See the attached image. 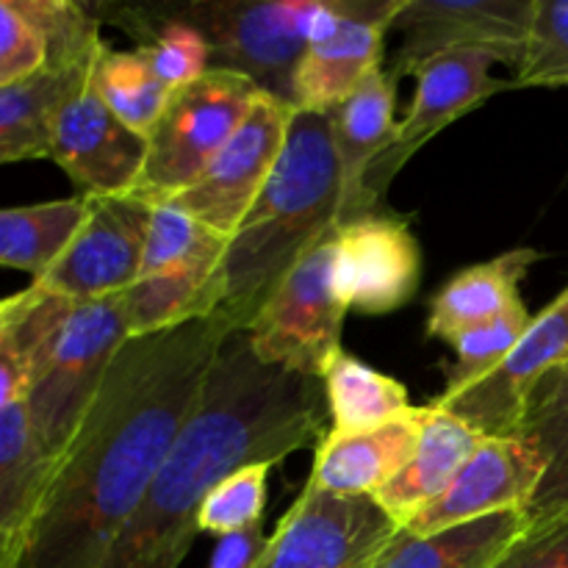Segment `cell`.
Instances as JSON below:
<instances>
[{
  "label": "cell",
  "mask_w": 568,
  "mask_h": 568,
  "mask_svg": "<svg viewBox=\"0 0 568 568\" xmlns=\"http://www.w3.org/2000/svg\"><path fill=\"white\" fill-rule=\"evenodd\" d=\"M266 541L261 527L244 532H233V536L216 538V547L211 552L209 568H255L258 558L264 555Z\"/></svg>",
  "instance_id": "8d00e7d4"
},
{
  "label": "cell",
  "mask_w": 568,
  "mask_h": 568,
  "mask_svg": "<svg viewBox=\"0 0 568 568\" xmlns=\"http://www.w3.org/2000/svg\"><path fill=\"white\" fill-rule=\"evenodd\" d=\"M159 9L203 33L211 67L250 78L294 109V75L308 50L316 0H194Z\"/></svg>",
  "instance_id": "8992f818"
},
{
  "label": "cell",
  "mask_w": 568,
  "mask_h": 568,
  "mask_svg": "<svg viewBox=\"0 0 568 568\" xmlns=\"http://www.w3.org/2000/svg\"><path fill=\"white\" fill-rule=\"evenodd\" d=\"M72 305L37 283L17 292L14 311L0 327V410L26 405Z\"/></svg>",
  "instance_id": "d4e9b609"
},
{
  "label": "cell",
  "mask_w": 568,
  "mask_h": 568,
  "mask_svg": "<svg viewBox=\"0 0 568 568\" xmlns=\"http://www.w3.org/2000/svg\"><path fill=\"white\" fill-rule=\"evenodd\" d=\"M521 433L530 436L547 458V475L527 519L568 514V364L552 372L532 394Z\"/></svg>",
  "instance_id": "f1b7e54d"
},
{
  "label": "cell",
  "mask_w": 568,
  "mask_h": 568,
  "mask_svg": "<svg viewBox=\"0 0 568 568\" xmlns=\"http://www.w3.org/2000/svg\"><path fill=\"white\" fill-rule=\"evenodd\" d=\"M494 568H568V514L530 521L521 541Z\"/></svg>",
  "instance_id": "d590c367"
},
{
  "label": "cell",
  "mask_w": 568,
  "mask_h": 568,
  "mask_svg": "<svg viewBox=\"0 0 568 568\" xmlns=\"http://www.w3.org/2000/svg\"><path fill=\"white\" fill-rule=\"evenodd\" d=\"M514 87L568 89V0H536L530 42L516 67Z\"/></svg>",
  "instance_id": "836d02e7"
},
{
  "label": "cell",
  "mask_w": 568,
  "mask_h": 568,
  "mask_svg": "<svg viewBox=\"0 0 568 568\" xmlns=\"http://www.w3.org/2000/svg\"><path fill=\"white\" fill-rule=\"evenodd\" d=\"M322 381L261 364L244 333L225 338L164 466L98 568H178L205 494L233 469L283 464L325 438Z\"/></svg>",
  "instance_id": "7a4b0ae2"
},
{
  "label": "cell",
  "mask_w": 568,
  "mask_h": 568,
  "mask_svg": "<svg viewBox=\"0 0 568 568\" xmlns=\"http://www.w3.org/2000/svg\"><path fill=\"white\" fill-rule=\"evenodd\" d=\"M338 22L308 44L294 75V109L327 114L381 70L399 0H336Z\"/></svg>",
  "instance_id": "e0dca14e"
},
{
  "label": "cell",
  "mask_w": 568,
  "mask_h": 568,
  "mask_svg": "<svg viewBox=\"0 0 568 568\" xmlns=\"http://www.w3.org/2000/svg\"><path fill=\"white\" fill-rule=\"evenodd\" d=\"M222 264H186L139 277L125 292L128 336L142 338L197 320H211L220 305L216 272Z\"/></svg>",
  "instance_id": "484cf974"
},
{
  "label": "cell",
  "mask_w": 568,
  "mask_h": 568,
  "mask_svg": "<svg viewBox=\"0 0 568 568\" xmlns=\"http://www.w3.org/2000/svg\"><path fill=\"white\" fill-rule=\"evenodd\" d=\"M422 250L410 222L375 211L338 225L336 288L349 311L383 316L414 300Z\"/></svg>",
  "instance_id": "2e32d148"
},
{
  "label": "cell",
  "mask_w": 568,
  "mask_h": 568,
  "mask_svg": "<svg viewBox=\"0 0 568 568\" xmlns=\"http://www.w3.org/2000/svg\"><path fill=\"white\" fill-rule=\"evenodd\" d=\"M87 216V197L0 209V266L28 272L39 281L70 247Z\"/></svg>",
  "instance_id": "83f0119b"
},
{
  "label": "cell",
  "mask_w": 568,
  "mask_h": 568,
  "mask_svg": "<svg viewBox=\"0 0 568 568\" xmlns=\"http://www.w3.org/2000/svg\"><path fill=\"white\" fill-rule=\"evenodd\" d=\"M292 116V105L261 92L209 170L170 203L231 239L275 172Z\"/></svg>",
  "instance_id": "8fae6325"
},
{
  "label": "cell",
  "mask_w": 568,
  "mask_h": 568,
  "mask_svg": "<svg viewBox=\"0 0 568 568\" xmlns=\"http://www.w3.org/2000/svg\"><path fill=\"white\" fill-rule=\"evenodd\" d=\"M0 568H9V564H6V558H3V555H0Z\"/></svg>",
  "instance_id": "f35d334b"
},
{
  "label": "cell",
  "mask_w": 568,
  "mask_h": 568,
  "mask_svg": "<svg viewBox=\"0 0 568 568\" xmlns=\"http://www.w3.org/2000/svg\"><path fill=\"white\" fill-rule=\"evenodd\" d=\"M258 94L250 78L220 67L175 89L150 131L148 159L131 194L159 205L186 192L247 120Z\"/></svg>",
  "instance_id": "5b68a950"
},
{
  "label": "cell",
  "mask_w": 568,
  "mask_h": 568,
  "mask_svg": "<svg viewBox=\"0 0 568 568\" xmlns=\"http://www.w3.org/2000/svg\"><path fill=\"white\" fill-rule=\"evenodd\" d=\"M483 433L438 405H422V436L408 466L375 494V503L403 530L430 508L483 444Z\"/></svg>",
  "instance_id": "d6986e66"
},
{
  "label": "cell",
  "mask_w": 568,
  "mask_h": 568,
  "mask_svg": "<svg viewBox=\"0 0 568 568\" xmlns=\"http://www.w3.org/2000/svg\"><path fill=\"white\" fill-rule=\"evenodd\" d=\"M338 225L327 231L272 297L261 305L244 336L261 364L322 381L333 355L342 349L347 303L336 288Z\"/></svg>",
  "instance_id": "52a82bcc"
},
{
  "label": "cell",
  "mask_w": 568,
  "mask_h": 568,
  "mask_svg": "<svg viewBox=\"0 0 568 568\" xmlns=\"http://www.w3.org/2000/svg\"><path fill=\"white\" fill-rule=\"evenodd\" d=\"M394 109H397V81L381 67L336 109L327 111L338 166H342V222L375 214L366 197V178L375 161L392 148L397 131Z\"/></svg>",
  "instance_id": "ffe728a7"
},
{
  "label": "cell",
  "mask_w": 568,
  "mask_h": 568,
  "mask_svg": "<svg viewBox=\"0 0 568 568\" xmlns=\"http://www.w3.org/2000/svg\"><path fill=\"white\" fill-rule=\"evenodd\" d=\"M547 475V458L530 436H486L453 486L403 527L408 536L444 530L514 510H530Z\"/></svg>",
  "instance_id": "9a60e30c"
},
{
  "label": "cell",
  "mask_w": 568,
  "mask_h": 568,
  "mask_svg": "<svg viewBox=\"0 0 568 568\" xmlns=\"http://www.w3.org/2000/svg\"><path fill=\"white\" fill-rule=\"evenodd\" d=\"M216 316L116 353L9 568H98L186 427L225 338Z\"/></svg>",
  "instance_id": "6da1fadb"
},
{
  "label": "cell",
  "mask_w": 568,
  "mask_h": 568,
  "mask_svg": "<svg viewBox=\"0 0 568 568\" xmlns=\"http://www.w3.org/2000/svg\"><path fill=\"white\" fill-rule=\"evenodd\" d=\"M275 464H247L233 469L231 475L222 477L197 510V532L205 536L225 538L233 532L255 530L261 527L266 510V483Z\"/></svg>",
  "instance_id": "1f68e13d"
},
{
  "label": "cell",
  "mask_w": 568,
  "mask_h": 568,
  "mask_svg": "<svg viewBox=\"0 0 568 568\" xmlns=\"http://www.w3.org/2000/svg\"><path fill=\"white\" fill-rule=\"evenodd\" d=\"M48 159L70 175L83 197L131 194L148 159V136L116 120L87 81L55 114Z\"/></svg>",
  "instance_id": "5bb4252c"
},
{
  "label": "cell",
  "mask_w": 568,
  "mask_h": 568,
  "mask_svg": "<svg viewBox=\"0 0 568 568\" xmlns=\"http://www.w3.org/2000/svg\"><path fill=\"white\" fill-rule=\"evenodd\" d=\"M538 261V250L519 247L460 270L433 294L427 311V336L453 344L460 333L521 308L525 303L519 286Z\"/></svg>",
  "instance_id": "44dd1931"
},
{
  "label": "cell",
  "mask_w": 568,
  "mask_h": 568,
  "mask_svg": "<svg viewBox=\"0 0 568 568\" xmlns=\"http://www.w3.org/2000/svg\"><path fill=\"white\" fill-rule=\"evenodd\" d=\"M89 83L100 94V100L114 111L116 120L142 136H150L172 94L155 75L142 50H114L109 48V42H103V48L94 55Z\"/></svg>",
  "instance_id": "f546056e"
},
{
  "label": "cell",
  "mask_w": 568,
  "mask_h": 568,
  "mask_svg": "<svg viewBox=\"0 0 568 568\" xmlns=\"http://www.w3.org/2000/svg\"><path fill=\"white\" fill-rule=\"evenodd\" d=\"M536 0H399L392 31L399 33L392 78L416 75L444 53H486L519 67L530 42Z\"/></svg>",
  "instance_id": "ba28073f"
},
{
  "label": "cell",
  "mask_w": 568,
  "mask_h": 568,
  "mask_svg": "<svg viewBox=\"0 0 568 568\" xmlns=\"http://www.w3.org/2000/svg\"><path fill=\"white\" fill-rule=\"evenodd\" d=\"M227 244L231 239L211 231L209 225L186 214L181 205L159 203L150 214L139 277L186 264H222Z\"/></svg>",
  "instance_id": "4dcf8cb0"
},
{
  "label": "cell",
  "mask_w": 568,
  "mask_h": 568,
  "mask_svg": "<svg viewBox=\"0 0 568 568\" xmlns=\"http://www.w3.org/2000/svg\"><path fill=\"white\" fill-rule=\"evenodd\" d=\"M92 64H48L37 75L0 89V166L48 159L55 114L89 81Z\"/></svg>",
  "instance_id": "603a6c76"
},
{
  "label": "cell",
  "mask_w": 568,
  "mask_h": 568,
  "mask_svg": "<svg viewBox=\"0 0 568 568\" xmlns=\"http://www.w3.org/2000/svg\"><path fill=\"white\" fill-rule=\"evenodd\" d=\"M422 436V408L369 433H325L308 483L336 497H375L408 466Z\"/></svg>",
  "instance_id": "ac0fdd59"
},
{
  "label": "cell",
  "mask_w": 568,
  "mask_h": 568,
  "mask_svg": "<svg viewBox=\"0 0 568 568\" xmlns=\"http://www.w3.org/2000/svg\"><path fill=\"white\" fill-rule=\"evenodd\" d=\"M342 200L331 116L294 109L275 172L231 236L216 272L214 316L227 331H247L294 264L342 225Z\"/></svg>",
  "instance_id": "3957f363"
},
{
  "label": "cell",
  "mask_w": 568,
  "mask_h": 568,
  "mask_svg": "<svg viewBox=\"0 0 568 568\" xmlns=\"http://www.w3.org/2000/svg\"><path fill=\"white\" fill-rule=\"evenodd\" d=\"M14 305H17V294H11V297L0 300V327H3L6 322H9V316H11V311H14Z\"/></svg>",
  "instance_id": "74e56055"
},
{
  "label": "cell",
  "mask_w": 568,
  "mask_h": 568,
  "mask_svg": "<svg viewBox=\"0 0 568 568\" xmlns=\"http://www.w3.org/2000/svg\"><path fill=\"white\" fill-rule=\"evenodd\" d=\"M530 322V311L521 305V308L510 311V314L499 316V320L488 322V325L460 333L453 342L455 364L447 366V386H444V392H458V388L469 386V383L480 381L488 372L497 369L508 358L510 349L521 342Z\"/></svg>",
  "instance_id": "d6a6232c"
},
{
  "label": "cell",
  "mask_w": 568,
  "mask_h": 568,
  "mask_svg": "<svg viewBox=\"0 0 568 568\" xmlns=\"http://www.w3.org/2000/svg\"><path fill=\"white\" fill-rule=\"evenodd\" d=\"M48 67V44L20 0H0V89Z\"/></svg>",
  "instance_id": "e575fe53"
},
{
  "label": "cell",
  "mask_w": 568,
  "mask_h": 568,
  "mask_svg": "<svg viewBox=\"0 0 568 568\" xmlns=\"http://www.w3.org/2000/svg\"><path fill=\"white\" fill-rule=\"evenodd\" d=\"M568 364V286L538 316L508 358L480 381L442 392L433 405L453 410L483 436H519L532 394Z\"/></svg>",
  "instance_id": "7c38bea8"
},
{
  "label": "cell",
  "mask_w": 568,
  "mask_h": 568,
  "mask_svg": "<svg viewBox=\"0 0 568 568\" xmlns=\"http://www.w3.org/2000/svg\"><path fill=\"white\" fill-rule=\"evenodd\" d=\"M491 64L497 61L486 53H444L416 72L414 100L403 120L397 122L392 148L375 161L366 178V197H369L372 211H383L388 186L397 172L408 164L410 155H416V150L425 148L455 120L486 103L491 94L516 89L514 81L494 78Z\"/></svg>",
  "instance_id": "4fadbf2b"
},
{
  "label": "cell",
  "mask_w": 568,
  "mask_h": 568,
  "mask_svg": "<svg viewBox=\"0 0 568 568\" xmlns=\"http://www.w3.org/2000/svg\"><path fill=\"white\" fill-rule=\"evenodd\" d=\"M131 342L125 294L72 305L26 399L39 444L59 464L103 388L116 353Z\"/></svg>",
  "instance_id": "277c9868"
},
{
  "label": "cell",
  "mask_w": 568,
  "mask_h": 568,
  "mask_svg": "<svg viewBox=\"0 0 568 568\" xmlns=\"http://www.w3.org/2000/svg\"><path fill=\"white\" fill-rule=\"evenodd\" d=\"M525 510L408 536L399 530L375 568H494L527 532Z\"/></svg>",
  "instance_id": "7402d4cb"
},
{
  "label": "cell",
  "mask_w": 568,
  "mask_h": 568,
  "mask_svg": "<svg viewBox=\"0 0 568 568\" xmlns=\"http://www.w3.org/2000/svg\"><path fill=\"white\" fill-rule=\"evenodd\" d=\"M55 460L44 453L26 405L0 410V555L11 564L39 508Z\"/></svg>",
  "instance_id": "cb8c5ba5"
},
{
  "label": "cell",
  "mask_w": 568,
  "mask_h": 568,
  "mask_svg": "<svg viewBox=\"0 0 568 568\" xmlns=\"http://www.w3.org/2000/svg\"><path fill=\"white\" fill-rule=\"evenodd\" d=\"M397 532L372 497H336L305 483L255 568H375Z\"/></svg>",
  "instance_id": "9c48e42d"
},
{
  "label": "cell",
  "mask_w": 568,
  "mask_h": 568,
  "mask_svg": "<svg viewBox=\"0 0 568 568\" xmlns=\"http://www.w3.org/2000/svg\"><path fill=\"white\" fill-rule=\"evenodd\" d=\"M333 433H369L408 414L410 394L397 377L338 349L322 372Z\"/></svg>",
  "instance_id": "4316f807"
},
{
  "label": "cell",
  "mask_w": 568,
  "mask_h": 568,
  "mask_svg": "<svg viewBox=\"0 0 568 568\" xmlns=\"http://www.w3.org/2000/svg\"><path fill=\"white\" fill-rule=\"evenodd\" d=\"M153 205L136 194L87 197V216L70 247L37 283L72 303L125 294L139 281Z\"/></svg>",
  "instance_id": "30bf717a"
}]
</instances>
